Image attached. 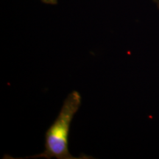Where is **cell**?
Returning a JSON list of instances; mask_svg holds the SVG:
<instances>
[{
	"label": "cell",
	"instance_id": "cell-1",
	"mask_svg": "<svg viewBox=\"0 0 159 159\" xmlns=\"http://www.w3.org/2000/svg\"><path fill=\"white\" fill-rule=\"evenodd\" d=\"M82 97L78 91H73L63 102L58 115L45 134L44 150L41 153L21 158L76 159L69 150L71 124L80 109Z\"/></svg>",
	"mask_w": 159,
	"mask_h": 159
},
{
	"label": "cell",
	"instance_id": "cell-2",
	"mask_svg": "<svg viewBox=\"0 0 159 159\" xmlns=\"http://www.w3.org/2000/svg\"><path fill=\"white\" fill-rule=\"evenodd\" d=\"M43 3L47 5H57V0H41Z\"/></svg>",
	"mask_w": 159,
	"mask_h": 159
},
{
	"label": "cell",
	"instance_id": "cell-3",
	"mask_svg": "<svg viewBox=\"0 0 159 159\" xmlns=\"http://www.w3.org/2000/svg\"><path fill=\"white\" fill-rule=\"evenodd\" d=\"M153 2L156 3V5H157V7L159 8V0H153Z\"/></svg>",
	"mask_w": 159,
	"mask_h": 159
}]
</instances>
